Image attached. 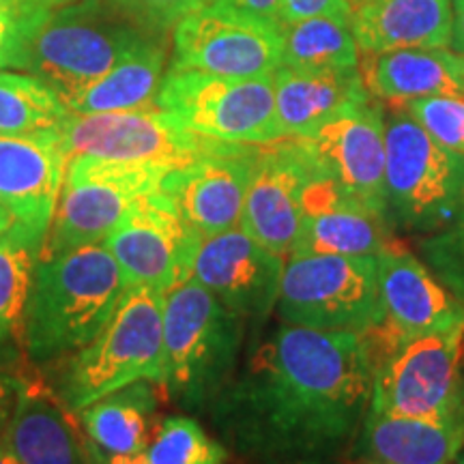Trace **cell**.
Instances as JSON below:
<instances>
[{
	"label": "cell",
	"mask_w": 464,
	"mask_h": 464,
	"mask_svg": "<svg viewBox=\"0 0 464 464\" xmlns=\"http://www.w3.org/2000/svg\"><path fill=\"white\" fill-rule=\"evenodd\" d=\"M15 222V219L14 218H11L9 216V213L7 211H5V208L3 207H0V235H3V232L5 230H7L9 228V226L11 224H14Z\"/></svg>",
	"instance_id": "42"
},
{
	"label": "cell",
	"mask_w": 464,
	"mask_h": 464,
	"mask_svg": "<svg viewBox=\"0 0 464 464\" xmlns=\"http://www.w3.org/2000/svg\"><path fill=\"white\" fill-rule=\"evenodd\" d=\"M370 409L423 420L464 411V310L374 357Z\"/></svg>",
	"instance_id": "8"
},
{
	"label": "cell",
	"mask_w": 464,
	"mask_h": 464,
	"mask_svg": "<svg viewBox=\"0 0 464 464\" xmlns=\"http://www.w3.org/2000/svg\"><path fill=\"white\" fill-rule=\"evenodd\" d=\"M50 17L45 0H0V69H28L34 39Z\"/></svg>",
	"instance_id": "32"
},
{
	"label": "cell",
	"mask_w": 464,
	"mask_h": 464,
	"mask_svg": "<svg viewBox=\"0 0 464 464\" xmlns=\"http://www.w3.org/2000/svg\"><path fill=\"white\" fill-rule=\"evenodd\" d=\"M359 73L376 100L406 103L434 95H464V54L450 48L362 52Z\"/></svg>",
	"instance_id": "22"
},
{
	"label": "cell",
	"mask_w": 464,
	"mask_h": 464,
	"mask_svg": "<svg viewBox=\"0 0 464 464\" xmlns=\"http://www.w3.org/2000/svg\"><path fill=\"white\" fill-rule=\"evenodd\" d=\"M274 91L284 138H310L346 108L370 100L359 67L342 72L280 67L274 73Z\"/></svg>",
	"instance_id": "24"
},
{
	"label": "cell",
	"mask_w": 464,
	"mask_h": 464,
	"mask_svg": "<svg viewBox=\"0 0 464 464\" xmlns=\"http://www.w3.org/2000/svg\"><path fill=\"white\" fill-rule=\"evenodd\" d=\"M385 216L392 230L428 237L464 202V155L430 138L409 114L385 121Z\"/></svg>",
	"instance_id": "6"
},
{
	"label": "cell",
	"mask_w": 464,
	"mask_h": 464,
	"mask_svg": "<svg viewBox=\"0 0 464 464\" xmlns=\"http://www.w3.org/2000/svg\"><path fill=\"white\" fill-rule=\"evenodd\" d=\"M392 246V228L382 213L348 194L332 177L318 172L301 198L295 254L379 256Z\"/></svg>",
	"instance_id": "19"
},
{
	"label": "cell",
	"mask_w": 464,
	"mask_h": 464,
	"mask_svg": "<svg viewBox=\"0 0 464 464\" xmlns=\"http://www.w3.org/2000/svg\"><path fill=\"white\" fill-rule=\"evenodd\" d=\"M454 464H464V451H462V454H460V456H458V460H456Z\"/></svg>",
	"instance_id": "44"
},
{
	"label": "cell",
	"mask_w": 464,
	"mask_h": 464,
	"mask_svg": "<svg viewBox=\"0 0 464 464\" xmlns=\"http://www.w3.org/2000/svg\"><path fill=\"white\" fill-rule=\"evenodd\" d=\"M58 136L67 158L89 155L160 166L166 170H177L230 144L189 131L158 106L127 112H69L58 127Z\"/></svg>",
	"instance_id": "11"
},
{
	"label": "cell",
	"mask_w": 464,
	"mask_h": 464,
	"mask_svg": "<svg viewBox=\"0 0 464 464\" xmlns=\"http://www.w3.org/2000/svg\"><path fill=\"white\" fill-rule=\"evenodd\" d=\"M286 258L232 228L200 243L191 280L211 290L243 321H265L276 310Z\"/></svg>",
	"instance_id": "17"
},
{
	"label": "cell",
	"mask_w": 464,
	"mask_h": 464,
	"mask_svg": "<svg viewBox=\"0 0 464 464\" xmlns=\"http://www.w3.org/2000/svg\"><path fill=\"white\" fill-rule=\"evenodd\" d=\"M348 5H351V7L355 9V0H348Z\"/></svg>",
	"instance_id": "45"
},
{
	"label": "cell",
	"mask_w": 464,
	"mask_h": 464,
	"mask_svg": "<svg viewBox=\"0 0 464 464\" xmlns=\"http://www.w3.org/2000/svg\"><path fill=\"white\" fill-rule=\"evenodd\" d=\"M464 451V411L423 420L368 411L351 458L362 464H454Z\"/></svg>",
	"instance_id": "21"
},
{
	"label": "cell",
	"mask_w": 464,
	"mask_h": 464,
	"mask_svg": "<svg viewBox=\"0 0 464 464\" xmlns=\"http://www.w3.org/2000/svg\"><path fill=\"white\" fill-rule=\"evenodd\" d=\"M158 39L164 31L144 24L116 0L73 3L52 11L33 44L28 72L67 102Z\"/></svg>",
	"instance_id": "5"
},
{
	"label": "cell",
	"mask_w": 464,
	"mask_h": 464,
	"mask_svg": "<svg viewBox=\"0 0 464 464\" xmlns=\"http://www.w3.org/2000/svg\"><path fill=\"white\" fill-rule=\"evenodd\" d=\"M48 232L14 222L0 235V346L24 329L34 269Z\"/></svg>",
	"instance_id": "28"
},
{
	"label": "cell",
	"mask_w": 464,
	"mask_h": 464,
	"mask_svg": "<svg viewBox=\"0 0 464 464\" xmlns=\"http://www.w3.org/2000/svg\"><path fill=\"white\" fill-rule=\"evenodd\" d=\"M155 106L172 114L198 136L230 144L282 140L274 75L230 78L170 67L161 80Z\"/></svg>",
	"instance_id": "10"
},
{
	"label": "cell",
	"mask_w": 464,
	"mask_h": 464,
	"mask_svg": "<svg viewBox=\"0 0 464 464\" xmlns=\"http://www.w3.org/2000/svg\"><path fill=\"white\" fill-rule=\"evenodd\" d=\"M166 39L144 45L102 80L69 97L65 102L67 110L72 114H102L155 108L166 75Z\"/></svg>",
	"instance_id": "27"
},
{
	"label": "cell",
	"mask_w": 464,
	"mask_h": 464,
	"mask_svg": "<svg viewBox=\"0 0 464 464\" xmlns=\"http://www.w3.org/2000/svg\"><path fill=\"white\" fill-rule=\"evenodd\" d=\"M45 3L54 7V5H69V3H75V0H45Z\"/></svg>",
	"instance_id": "43"
},
{
	"label": "cell",
	"mask_w": 464,
	"mask_h": 464,
	"mask_svg": "<svg viewBox=\"0 0 464 464\" xmlns=\"http://www.w3.org/2000/svg\"><path fill=\"white\" fill-rule=\"evenodd\" d=\"M420 254L428 269L464 301V202L443 230L421 237Z\"/></svg>",
	"instance_id": "33"
},
{
	"label": "cell",
	"mask_w": 464,
	"mask_h": 464,
	"mask_svg": "<svg viewBox=\"0 0 464 464\" xmlns=\"http://www.w3.org/2000/svg\"><path fill=\"white\" fill-rule=\"evenodd\" d=\"M84 445V456H86V464H144L140 458H110L103 456L100 450H95L89 440H82Z\"/></svg>",
	"instance_id": "39"
},
{
	"label": "cell",
	"mask_w": 464,
	"mask_h": 464,
	"mask_svg": "<svg viewBox=\"0 0 464 464\" xmlns=\"http://www.w3.org/2000/svg\"><path fill=\"white\" fill-rule=\"evenodd\" d=\"M213 3L226 5V7L241 11V14L263 17V20L277 22L280 24L282 0H213Z\"/></svg>",
	"instance_id": "37"
},
{
	"label": "cell",
	"mask_w": 464,
	"mask_h": 464,
	"mask_svg": "<svg viewBox=\"0 0 464 464\" xmlns=\"http://www.w3.org/2000/svg\"><path fill=\"white\" fill-rule=\"evenodd\" d=\"M155 382L138 381L80 411L86 440L103 456L140 458L153 437Z\"/></svg>",
	"instance_id": "26"
},
{
	"label": "cell",
	"mask_w": 464,
	"mask_h": 464,
	"mask_svg": "<svg viewBox=\"0 0 464 464\" xmlns=\"http://www.w3.org/2000/svg\"><path fill=\"white\" fill-rule=\"evenodd\" d=\"M168 172L166 168L136 161L89 155L69 158L42 258L106 241L138 202L161 189Z\"/></svg>",
	"instance_id": "9"
},
{
	"label": "cell",
	"mask_w": 464,
	"mask_h": 464,
	"mask_svg": "<svg viewBox=\"0 0 464 464\" xmlns=\"http://www.w3.org/2000/svg\"><path fill=\"white\" fill-rule=\"evenodd\" d=\"M58 130L0 131V207L15 222L48 232L67 172Z\"/></svg>",
	"instance_id": "20"
},
{
	"label": "cell",
	"mask_w": 464,
	"mask_h": 464,
	"mask_svg": "<svg viewBox=\"0 0 464 464\" xmlns=\"http://www.w3.org/2000/svg\"><path fill=\"white\" fill-rule=\"evenodd\" d=\"M323 172L301 138L258 144L241 228L271 252L293 256L305 185Z\"/></svg>",
	"instance_id": "14"
},
{
	"label": "cell",
	"mask_w": 464,
	"mask_h": 464,
	"mask_svg": "<svg viewBox=\"0 0 464 464\" xmlns=\"http://www.w3.org/2000/svg\"><path fill=\"white\" fill-rule=\"evenodd\" d=\"M7 437L17 464H86L84 445L67 420V409L37 382H17Z\"/></svg>",
	"instance_id": "25"
},
{
	"label": "cell",
	"mask_w": 464,
	"mask_h": 464,
	"mask_svg": "<svg viewBox=\"0 0 464 464\" xmlns=\"http://www.w3.org/2000/svg\"><path fill=\"white\" fill-rule=\"evenodd\" d=\"M381 323L365 334L374 357L400 342L451 321L464 310V301L428 269V265L402 247L379 252Z\"/></svg>",
	"instance_id": "16"
},
{
	"label": "cell",
	"mask_w": 464,
	"mask_h": 464,
	"mask_svg": "<svg viewBox=\"0 0 464 464\" xmlns=\"http://www.w3.org/2000/svg\"><path fill=\"white\" fill-rule=\"evenodd\" d=\"M103 243L119 265L127 288L147 286L166 295L191 277L202 239L160 189L138 202Z\"/></svg>",
	"instance_id": "13"
},
{
	"label": "cell",
	"mask_w": 464,
	"mask_h": 464,
	"mask_svg": "<svg viewBox=\"0 0 464 464\" xmlns=\"http://www.w3.org/2000/svg\"><path fill=\"white\" fill-rule=\"evenodd\" d=\"M243 318L211 290L185 280L164 295V387L188 411L211 409L237 374Z\"/></svg>",
	"instance_id": "3"
},
{
	"label": "cell",
	"mask_w": 464,
	"mask_h": 464,
	"mask_svg": "<svg viewBox=\"0 0 464 464\" xmlns=\"http://www.w3.org/2000/svg\"><path fill=\"white\" fill-rule=\"evenodd\" d=\"M164 379V295L130 286L106 327L73 353L58 385L69 413L138 381L161 385Z\"/></svg>",
	"instance_id": "4"
},
{
	"label": "cell",
	"mask_w": 464,
	"mask_h": 464,
	"mask_svg": "<svg viewBox=\"0 0 464 464\" xmlns=\"http://www.w3.org/2000/svg\"><path fill=\"white\" fill-rule=\"evenodd\" d=\"M0 464H17L14 450H11L7 432H5L3 437H0Z\"/></svg>",
	"instance_id": "41"
},
{
	"label": "cell",
	"mask_w": 464,
	"mask_h": 464,
	"mask_svg": "<svg viewBox=\"0 0 464 464\" xmlns=\"http://www.w3.org/2000/svg\"><path fill=\"white\" fill-rule=\"evenodd\" d=\"M17 400V382L0 372V437L7 432Z\"/></svg>",
	"instance_id": "38"
},
{
	"label": "cell",
	"mask_w": 464,
	"mask_h": 464,
	"mask_svg": "<svg viewBox=\"0 0 464 464\" xmlns=\"http://www.w3.org/2000/svg\"><path fill=\"white\" fill-rule=\"evenodd\" d=\"M282 67L301 72L357 69L359 48L351 24L332 17L282 24Z\"/></svg>",
	"instance_id": "29"
},
{
	"label": "cell",
	"mask_w": 464,
	"mask_h": 464,
	"mask_svg": "<svg viewBox=\"0 0 464 464\" xmlns=\"http://www.w3.org/2000/svg\"><path fill=\"white\" fill-rule=\"evenodd\" d=\"M310 17H332L351 24L353 7L348 0H282L280 24H293Z\"/></svg>",
	"instance_id": "36"
},
{
	"label": "cell",
	"mask_w": 464,
	"mask_h": 464,
	"mask_svg": "<svg viewBox=\"0 0 464 464\" xmlns=\"http://www.w3.org/2000/svg\"><path fill=\"white\" fill-rule=\"evenodd\" d=\"M454 31H451V45L456 52L464 54V0H454Z\"/></svg>",
	"instance_id": "40"
},
{
	"label": "cell",
	"mask_w": 464,
	"mask_h": 464,
	"mask_svg": "<svg viewBox=\"0 0 464 464\" xmlns=\"http://www.w3.org/2000/svg\"><path fill=\"white\" fill-rule=\"evenodd\" d=\"M69 116L61 95L37 75L0 69V131L33 133L58 130Z\"/></svg>",
	"instance_id": "30"
},
{
	"label": "cell",
	"mask_w": 464,
	"mask_h": 464,
	"mask_svg": "<svg viewBox=\"0 0 464 464\" xmlns=\"http://www.w3.org/2000/svg\"><path fill=\"white\" fill-rule=\"evenodd\" d=\"M355 464H362V462H355Z\"/></svg>",
	"instance_id": "47"
},
{
	"label": "cell",
	"mask_w": 464,
	"mask_h": 464,
	"mask_svg": "<svg viewBox=\"0 0 464 464\" xmlns=\"http://www.w3.org/2000/svg\"><path fill=\"white\" fill-rule=\"evenodd\" d=\"M125 290L106 243L39 258L22 329L26 353L34 362L78 353L106 327Z\"/></svg>",
	"instance_id": "2"
},
{
	"label": "cell",
	"mask_w": 464,
	"mask_h": 464,
	"mask_svg": "<svg viewBox=\"0 0 464 464\" xmlns=\"http://www.w3.org/2000/svg\"><path fill=\"white\" fill-rule=\"evenodd\" d=\"M359 3H363V0H355V7H357V5H359Z\"/></svg>",
	"instance_id": "46"
},
{
	"label": "cell",
	"mask_w": 464,
	"mask_h": 464,
	"mask_svg": "<svg viewBox=\"0 0 464 464\" xmlns=\"http://www.w3.org/2000/svg\"><path fill=\"white\" fill-rule=\"evenodd\" d=\"M351 31L359 52L450 48L454 7L451 0H363Z\"/></svg>",
	"instance_id": "23"
},
{
	"label": "cell",
	"mask_w": 464,
	"mask_h": 464,
	"mask_svg": "<svg viewBox=\"0 0 464 464\" xmlns=\"http://www.w3.org/2000/svg\"><path fill=\"white\" fill-rule=\"evenodd\" d=\"M256 150L258 144H224L164 177L161 191L202 241L241 226Z\"/></svg>",
	"instance_id": "15"
},
{
	"label": "cell",
	"mask_w": 464,
	"mask_h": 464,
	"mask_svg": "<svg viewBox=\"0 0 464 464\" xmlns=\"http://www.w3.org/2000/svg\"><path fill=\"white\" fill-rule=\"evenodd\" d=\"M301 140L327 177L385 216V119L372 100L346 108Z\"/></svg>",
	"instance_id": "18"
},
{
	"label": "cell",
	"mask_w": 464,
	"mask_h": 464,
	"mask_svg": "<svg viewBox=\"0 0 464 464\" xmlns=\"http://www.w3.org/2000/svg\"><path fill=\"white\" fill-rule=\"evenodd\" d=\"M170 67L230 78H269L282 67V24L208 3L174 26Z\"/></svg>",
	"instance_id": "12"
},
{
	"label": "cell",
	"mask_w": 464,
	"mask_h": 464,
	"mask_svg": "<svg viewBox=\"0 0 464 464\" xmlns=\"http://www.w3.org/2000/svg\"><path fill=\"white\" fill-rule=\"evenodd\" d=\"M282 323L332 334H370L381 323L379 260L344 254L286 258L277 297Z\"/></svg>",
	"instance_id": "7"
},
{
	"label": "cell",
	"mask_w": 464,
	"mask_h": 464,
	"mask_svg": "<svg viewBox=\"0 0 464 464\" xmlns=\"http://www.w3.org/2000/svg\"><path fill=\"white\" fill-rule=\"evenodd\" d=\"M411 119L430 133L440 147L464 155V95H434L400 103Z\"/></svg>",
	"instance_id": "34"
},
{
	"label": "cell",
	"mask_w": 464,
	"mask_h": 464,
	"mask_svg": "<svg viewBox=\"0 0 464 464\" xmlns=\"http://www.w3.org/2000/svg\"><path fill=\"white\" fill-rule=\"evenodd\" d=\"M116 3L144 24L166 33L170 26H177L185 15L207 7L213 0H116Z\"/></svg>",
	"instance_id": "35"
},
{
	"label": "cell",
	"mask_w": 464,
	"mask_h": 464,
	"mask_svg": "<svg viewBox=\"0 0 464 464\" xmlns=\"http://www.w3.org/2000/svg\"><path fill=\"white\" fill-rule=\"evenodd\" d=\"M372 381L365 335L282 323L208 413L247 464H344L370 411Z\"/></svg>",
	"instance_id": "1"
},
{
	"label": "cell",
	"mask_w": 464,
	"mask_h": 464,
	"mask_svg": "<svg viewBox=\"0 0 464 464\" xmlns=\"http://www.w3.org/2000/svg\"><path fill=\"white\" fill-rule=\"evenodd\" d=\"M140 460L144 464H226L228 450L196 420L172 415L155 426Z\"/></svg>",
	"instance_id": "31"
}]
</instances>
